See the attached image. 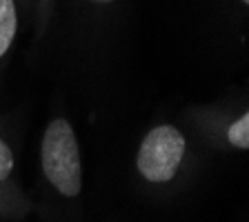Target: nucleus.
<instances>
[{"instance_id": "nucleus-3", "label": "nucleus", "mask_w": 249, "mask_h": 222, "mask_svg": "<svg viewBox=\"0 0 249 222\" xmlns=\"http://www.w3.org/2000/svg\"><path fill=\"white\" fill-rule=\"evenodd\" d=\"M18 31V11L14 0H0V60L11 49V42Z\"/></svg>"}, {"instance_id": "nucleus-1", "label": "nucleus", "mask_w": 249, "mask_h": 222, "mask_svg": "<svg viewBox=\"0 0 249 222\" xmlns=\"http://www.w3.org/2000/svg\"><path fill=\"white\" fill-rule=\"evenodd\" d=\"M40 165L49 185L65 198H76L83 189V162L73 127L67 118L47 124L40 145Z\"/></svg>"}, {"instance_id": "nucleus-2", "label": "nucleus", "mask_w": 249, "mask_h": 222, "mask_svg": "<svg viewBox=\"0 0 249 222\" xmlns=\"http://www.w3.org/2000/svg\"><path fill=\"white\" fill-rule=\"evenodd\" d=\"M182 155H185V136L171 124H160L142 138L136 155V167L145 180L162 185L176 176Z\"/></svg>"}, {"instance_id": "nucleus-6", "label": "nucleus", "mask_w": 249, "mask_h": 222, "mask_svg": "<svg viewBox=\"0 0 249 222\" xmlns=\"http://www.w3.org/2000/svg\"><path fill=\"white\" fill-rule=\"evenodd\" d=\"M89 2H98V5H107V2H114V0H89Z\"/></svg>"}, {"instance_id": "nucleus-4", "label": "nucleus", "mask_w": 249, "mask_h": 222, "mask_svg": "<svg viewBox=\"0 0 249 222\" xmlns=\"http://www.w3.org/2000/svg\"><path fill=\"white\" fill-rule=\"evenodd\" d=\"M227 138L233 147H238V149H249V111L245 116H240V118L229 127Z\"/></svg>"}, {"instance_id": "nucleus-5", "label": "nucleus", "mask_w": 249, "mask_h": 222, "mask_svg": "<svg viewBox=\"0 0 249 222\" xmlns=\"http://www.w3.org/2000/svg\"><path fill=\"white\" fill-rule=\"evenodd\" d=\"M11 171H14V151L0 138V182H5L11 176Z\"/></svg>"}, {"instance_id": "nucleus-7", "label": "nucleus", "mask_w": 249, "mask_h": 222, "mask_svg": "<svg viewBox=\"0 0 249 222\" xmlns=\"http://www.w3.org/2000/svg\"><path fill=\"white\" fill-rule=\"evenodd\" d=\"M243 2H247V5H249V0H243Z\"/></svg>"}]
</instances>
